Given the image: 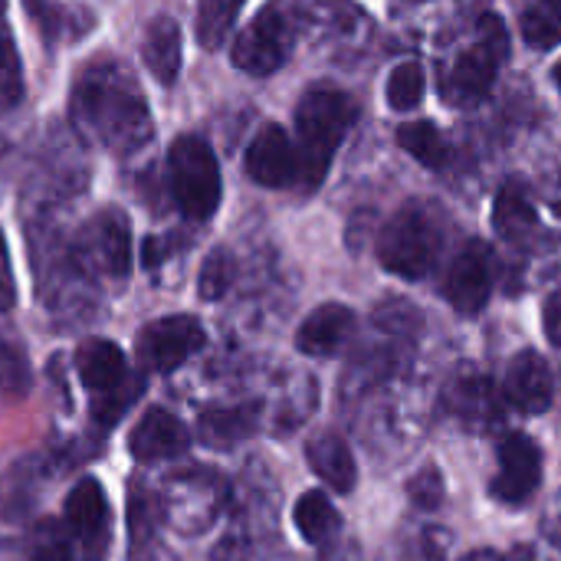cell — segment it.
Listing matches in <instances>:
<instances>
[{"label": "cell", "instance_id": "cell-1", "mask_svg": "<svg viewBox=\"0 0 561 561\" xmlns=\"http://www.w3.org/2000/svg\"><path fill=\"white\" fill-rule=\"evenodd\" d=\"M76 125L112 151H138L151 141V115L135 79L115 62L82 72L72 92Z\"/></svg>", "mask_w": 561, "mask_h": 561}, {"label": "cell", "instance_id": "cell-2", "mask_svg": "<svg viewBox=\"0 0 561 561\" xmlns=\"http://www.w3.org/2000/svg\"><path fill=\"white\" fill-rule=\"evenodd\" d=\"M355 122V102L342 89H312L302 95L296 108V131H299V184L306 191L319 187L345 131Z\"/></svg>", "mask_w": 561, "mask_h": 561}, {"label": "cell", "instance_id": "cell-3", "mask_svg": "<svg viewBox=\"0 0 561 561\" xmlns=\"http://www.w3.org/2000/svg\"><path fill=\"white\" fill-rule=\"evenodd\" d=\"M76 375L92 398V417L102 427H112L131 401L141 394V381L128 378L125 352L108 339H85L76 348Z\"/></svg>", "mask_w": 561, "mask_h": 561}, {"label": "cell", "instance_id": "cell-4", "mask_svg": "<svg viewBox=\"0 0 561 561\" xmlns=\"http://www.w3.org/2000/svg\"><path fill=\"white\" fill-rule=\"evenodd\" d=\"M440 253V227L421 204H404L378 237V260L401 279H424Z\"/></svg>", "mask_w": 561, "mask_h": 561}, {"label": "cell", "instance_id": "cell-5", "mask_svg": "<svg viewBox=\"0 0 561 561\" xmlns=\"http://www.w3.org/2000/svg\"><path fill=\"white\" fill-rule=\"evenodd\" d=\"M168 174H171L174 204L187 220L201 224L214 217L220 204V164L204 138L197 135L178 138L168 154Z\"/></svg>", "mask_w": 561, "mask_h": 561}, {"label": "cell", "instance_id": "cell-6", "mask_svg": "<svg viewBox=\"0 0 561 561\" xmlns=\"http://www.w3.org/2000/svg\"><path fill=\"white\" fill-rule=\"evenodd\" d=\"M293 49V30L286 16L276 7H266L253 16V23L237 36L233 43V66L250 76H270L276 72Z\"/></svg>", "mask_w": 561, "mask_h": 561}, {"label": "cell", "instance_id": "cell-7", "mask_svg": "<svg viewBox=\"0 0 561 561\" xmlns=\"http://www.w3.org/2000/svg\"><path fill=\"white\" fill-rule=\"evenodd\" d=\"M496 260L483 240H470L450 263L444 279V296L460 316H480L493 296Z\"/></svg>", "mask_w": 561, "mask_h": 561}, {"label": "cell", "instance_id": "cell-8", "mask_svg": "<svg viewBox=\"0 0 561 561\" xmlns=\"http://www.w3.org/2000/svg\"><path fill=\"white\" fill-rule=\"evenodd\" d=\"M204 345V329L194 316H164L148 322L138 335V362L148 371L168 375L181 368Z\"/></svg>", "mask_w": 561, "mask_h": 561}, {"label": "cell", "instance_id": "cell-9", "mask_svg": "<svg viewBox=\"0 0 561 561\" xmlns=\"http://www.w3.org/2000/svg\"><path fill=\"white\" fill-rule=\"evenodd\" d=\"M496 457H500V467L490 483L493 500H500L506 506L526 503L542 483V450L529 437L510 434V437H503Z\"/></svg>", "mask_w": 561, "mask_h": 561}, {"label": "cell", "instance_id": "cell-10", "mask_svg": "<svg viewBox=\"0 0 561 561\" xmlns=\"http://www.w3.org/2000/svg\"><path fill=\"white\" fill-rule=\"evenodd\" d=\"M247 174L263 187L299 184V148L279 125H266L247 148Z\"/></svg>", "mask_w": 561, "mask_h": 561}, {"label": "cell", "instance_id": "cell-11", "mask_svg": "<svg viewBox=\"0 0 561 561\" xmlns=\"http://www.w3.org/2000/svg\"><path fill=\"white\" fill-rule=\"evenodd\" d=\"M187 444H191L187 427L164 408L145 411V417L128 434V454L138 463H158V460L181 457L187 450Z\"/></svg>", "mask_w": 561, "mask_h": 561}, {"label": "cell", "instance_id": "cell-12", "mask_svg": "<svg viewBox=\"0 0 561 561\" xmlns=\"http://www.w3.org/2000/svg\"><path fill=\"white\" fill-rule=\"evenodd\" d=\"M500 62L503 59L483 39H477L470 49H463L454 59V66L447 72V82H444V95L454 105H473L477 99H483L493 89Z\"/></svg>", "mask_w": 561, "mask_h": 561}, {"label": "cell", "instance_id": "cell-13", "mask_svg": "<svg viewBox=\"0 0 561 561\" xmlns=\"http://www.w3.org/2000/svg\"><path fill=\"white\" fill-rule=\"evenodd\" d=\"M355 335V312L342 302H325L316 312L306 316V322L296 332V348L309 358H329L345 348V342Z\"/></svg>", "mask_w": 561, "mask_h": 561}, {"label": "cell", "instance_id": "cell-14", "mask_svg": "<svg viewBox=\"0 0 561 561\" xmlns=\"http://www.w3.org/2000/svg\"><path fill=\"white\" fill-rule=\"evenodd\" d=\"M552 371L546 358L533 348L519 352L510 362L506 371V398L523 411V414H546L552 408Z\"/></svg>", "mask_w": 561, "mask_h": 561}, {"label": "cell", "instance_id": "cell-15", "mask_svg": "<svg viewBox=\"0 0 561 561\" xmlns=\"http://www.w3.org/2000/svg\"><path fill=\"white\" fill-rule=\"evenodd\" d=\"M66 526L89 549L108 539V500L99 480L85 477L72 486V493L66 496Z\"/></svg>", "mask_w": 561, "mask_h": 561}, {"label": "cell", "instance_id": "cell-16", "mask_svg": "<svg viewBox=\"0 0 561 561\" xmlns=\"http://www.w3.org/2000/svg\"><path fill=\"white\" fill-rule=\"evenodd\" d=\"M306 457H309L312 473L322 483H329L335 493H352L355 490L358 467H355V457H352L348 444L339 434H316L306 444Z\"/></svg>", "mask_w": 561, "mask_h": 561}, {"label": "cell", "instance_id": "cell-17", "mask_svg": "<svg viewBox=\"0 0 561 561\" xmlns=\"http://www.w3.org/2000/svg\"><path fill=\"white\" fill-rule=\"evenodd\" d=\"M145 66L151 76L164 85H171L181 72V26L171 16H158L148 23L145 46H141Z\"/></svg>", "mask_w": 561, "mask_h": 561}, {"label": "cell", "instance_id": "cell-18", "mask_svg": "<svg viewBox=\"0 0 561 561\" xmlns=\"http://www.w3.org/2000/svg\"><path fill=\"white\" fill-rule=\"evenodd\" d=\"M92 247H95V260L99 266L122 279L128 270H131V233H128V224L118 210H105L95 227H92Z\"/></svg>", "mask_w": 561, "mask_h": 561}, {"label": "cell", "instance_id": "cell-19", "mask_svg": "<svg viewBox=\"0 0 561 561\" xmlns=\"http://www.w3.org/2000/svg\"><path fill=\"white\" fill-rule=\"evenodd\" d=\"M493 227L503 240L510 243H526L536 230H539V217H536V207L526 194L523 184H506L500 194H496V204H493Z\"/></svg>", "mask_w": 561, "mask_h": 561}, {"label": "cell", "instance_id": "cell-20", "mask_svg": "<svg viewBox=\"0 0 561 561\" xmlns=\"http://www.w3.org/2000/svg\"><path fill=\"white\" fill-rule=\"evenodd\" d=\"M444 401H447V411L463 421H490L493 417V388L483 375L457 371L454 381L447 385Z\"/></svg>", "mask_w": 561, "mask_h": 561}, {"label": "cell", "instance_id": "cell-21", "mask_svg": "<svg viewBox=\"0 0 561 561\" xmlns=\"http://www.w3.org/2000/svg\"><path fill=\"white\" fill-rule=\"evenodd\" d=\"M197 431H201V440L210 447H233L237 440H243L256 431V408L240 404V408L204 411Z\"/></svg>", "mask_w": 561, "mask_h": 561}, {"label": "cell", "instance_id": "cell-22", "mask_svg": "<svg viewBox=\"0 0 561 561\" xmlns=\"http://www.w3.org/2000/svg\"><path fill=\"white\" fill-rule=\"evenodd\" d=\"M293 523H296L299 536H302L309 546H322V542H329V539L339 533V526H342V519H339L335 506H332V503H329V496H325V493H319V490H309V493H302V496L296 500Z\"/></svg>", "mask_w": 561, "mask_h": 561}, {"label": "cell", "instance_id": "cell-23", "mask_svg": "<svg viewBox=\"0 0 561 561\" xmlns=\"http://www.w3.org/2000/svg\"><path fill=\"white\" fill-rule=\"evenodd\" d=\"M398 145L408 154H414L424 168H444L450 161L447 138L431 122H408V125H401L398 128Z\"/></svg>", "mask_w": 561, "mask_h": 561}, {"label": "cell", "instance_id": "cell-24", "mask_svg": "<svg viewBox=\"0 0 561 561\" xmlns=\"http://www.w3.org/2000/svg\"><path fill=\"white\" fill-rule=\"evenodd\" d=\"M240 7H243V0H201V13H197V39H201V46L217 49L227 39Z\"/></svg>", "mask_w": 561, "mask_h": 561}, {"label": "cell", "instance_id": "cell-25", "mask_svg": "<svg viewBox=\"0 0 561 561\" xmlns=\"http://www.w3.org/2000/svg\"><path fill=\"white\" fill-rule=\"evenodd\" d=\"M30 561H72V533H66L62 523L43 519L30 533Z\"/></svg>", "mask_w": 561, "mask_h": 561}, {"label": "cell", "instance_id": "cell-26", "mask_svg": "<svg viewBox=\"0 0 561 561\" xmlns=\"http://www.w3.org/2000/svg\"><path fill=\"white\" fill-rule=\"evenodd\" d=\"M388 105L394 112H411L424 99V69L417 62H401L388 76Z\"/></svg>", "mask_w": 561, "mask_h": 561}, {"label": "cell", "instance_id": "cell-27", "mask_svg": "<svg viewBox=\"0 0 561 561\" xmlns=\"http://www.w3.org/2000/svg\"><path fill=\"white\" fill-rule=\"evenodd\" d=\"M23 99V69L20 53L10 39V33L0 30V108H13Z\"/></svg>", "mask_w": 561, "mask_h": 561}, {"label": "cell", "instance_id": "cell-28", "mask_svg": "<svg viewBox=\"0 0 561 561\" xmlns=\"http://www.w3.org/2000/svg\"><path fill=\"white\" fill-rule=\"evenodd\" d=\"M230 283H233V263H230V256L224 250H214L204 260V266H201V279H197L201 299H207V302L224 299L227 289H230Z\"/></svg>", "mask_w": 561, "mask_h": 561}, {"label": "cell", "instance_id": "cell-29", "mask_svg": "<svg viewBox=\"0 0 561 561\" xmlns=\"http://www.w3.org/2000/svg\"><path fill=\"white\" fill-rule=\"evenodd\" d=\"M408 496H411V503H414L417 510H424V513L440 510V503H444V496H447L440 470H437V467H424L421 473H414V477L408 480Z\"/></svg>", "mask_w": 561, "mask_h": 561}, {"label": "cell", "instance_id": "cell-30", "mask_svg": "<svg viewBox=\"0 0 561 561\" xmlns=\"http://www.w3.org/2000/svg\"><path fill=\"white\" fill-rule=\"evenodd\" d=\"M523 36L536 49H552L561 43V20L552 10H526L523 13Z\"/></svg>", "mask_w": 561, "mask_h": 561}, {"label": "cell", "instance_id": "cell-31", "mask_svg": "<svg viewBox=\"0 0 561 561\" xmlns=\"http://www.w3.org/2000/svg\"><path fill=\"white\" fill-rule=\"evenodd\" d=\"M375 322H378V329H385V332L408 335V332H417L421 316H417V309H414V306H408V302H401V299H391V302L378 306Z\"/></svg>", "mask_w": 561, "mask_h": 561}, {"label": "cell", "instance_id": "cell-32", "mask_svg": "<svg viewBox=\"0 0 561 561\" xmlns=\"http://www.w3.org/2000/svg\"><path fill=\"white\" fill-rule=\"evenodd\" d=\"M128 533H131L135 549L148 542V533H151V510H148V500H145L141 493H131V496H128Z\"/></svg>", "mask_w": 561, "mask_h": 561}, {"label": "cell", "instance_id": "cell-33", "mask_svg": "<svg viewBox=\"0 0 561 561\" xmlns=\"http://www.w3.org/2000/svg\"><path fill=\"white\" fill-rule=\"evenodd\" d=\"M477 36L500 56V59H506V53H510V33H506V23L496 16V13H486V16H480V26H477Z\"/></svg>", "mask_w": 561, "mask_h": 561}, {"label": "cell", "instance_id": "cell-34", "mask_svg": "<svg viewBox=\"0 0 561 561\" xmlns=\"http://www.w3.org/2000/svg\"><path fill=\"white\" fill-rule=\"evenodd\" d=\"M23 7L30 10V16L36 20V26H39L46 36H53V33H56L59 16H56V7H53L49 0H23Z\"/></svg>", "mask_w": 561, "mask_h": 561}, {"label": "cell", "instance_id": "cell-35", "mask_svg": "<svg viewBox=\"0 0 561 561\" xmlns=\"http://www.w3.org/2000/svg\"><path fill=\"white\" fill-rule=\"evenodd\" d=\"M542 322H546V335L549 342L561 348V293L546 299V309H542Z\"/></svg>", "mask_w": 561, "mask_h": 561}, {"label": "cell", "instance_id": "cell-36", "mask_svg": "<svg viewBox=\"0 0 561 561\" xmlns=\"http://www.w3.org/2000/svg\"><path fill=\"white\" fill-rule=\"evenodd\" d=\"M13 273H10V260H7V247H3V237H0V309H10L13 306Z\"/></svg>", "mask_w": 561, "mask_h": 561}, {"label": "cell", "instance_id": "cell-37", "mask_svg": "<svg viewBox=\"0 0 561 561\" xmlns=\"http://www.w3.org/2000/svg\"><path fill=\"white\" fill-rule=\"evenodd\" d=\"M460 561H529L526 552H513V556H503V552H493V549H480V552H470L467 559Z\"/></svg>", "mask_w": 561, "mask_h": 561}, {"label": "cell", "instance_id": "cell-38", "mask_svg": "<svg viewBox=\"0 0 561 561\" xmlns=\"http://www.w3.org/2000/svg\"><path fill=\"white\" fill-rule=\"evenodd\" d=\"M164 253H168V250H164V240H154V237H151V240L145 243V263H148V266L161 263Z\"/></svg>", "mask_w": 561, "mask_h": 561}, {"label": "cell", "instance_id": "cell-39", "mask_svg": "<svg viewBox=\"0 0 561 561\" xmlns=\"http://www.w3.org/2000/svg\"><path fill=\"white\" fill-rule=\"evenodd\" d=\"M546 3H549V10H552V13L561 20V0H546Z\"/></svg>", "mask_w": 561, "mask_h": 561}, {"label": "cell", "instance_id": "cell-40", "mask_svg": "<svg viewBox=\"0 0 561 561\" xmlns=\"http://www.w3.org/2000/svg\"><path fill=\"white\" fill-rule=\"evenodd\" d=\"M556 79H559V89H561V62L556 66Z\"/></svg>", "mask_w": 561, "mask_h": 561}, {"label": "cell", "instance_id": "cell-41", "mask_svg": "<svg viewBox=\"0 0 561 561\" xmlns=\"http://www.w3.org/2000/svg\"><path fill=\"white\" fill-rule=\"evenodd\" d=\"M3 3H7V0H0V13H3Z\"/></svg>", "mask_w": 561, "mask_h": 561}]
</instances>
